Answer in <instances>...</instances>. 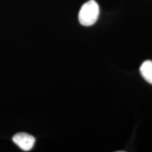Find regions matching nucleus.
<instances>
[{"instance_id": "1", "label": "nucleus", "mask_w": 152, "mask_h": 152, "mask_svg": "<svg viewBox=\"0 0 152 152\" xmlns=\"http://www.w3.org/2000/svg\"><path fill=\"white\" fill-rule=\"evenodd\" d=\"M99 15V7L94 0H90L83 5L80 10L78 19L80 24L84 26L94 25Z\"/></svg>"}, {"instance_id": "2", "label": "nucleus", "mask_w": 152, "mask_h": 152, "mask_svg": "<svg viewBox=\"0 0 152 152\" xmlns=\"http://www.w3.org/2000/svg\"><path fill=\"white\" fill-rule=\"evenodd\" d=\"M13 142L22 150L27 151L33 149L35 142V139L33 136L27 133L20 132L14 136Z\"/></svg>"}, {"instance_id": "3", "label": "nucleus", "mask_w": 152, "mask_h": 152, "mask_svg": "<svg viewBox=\"0 0 152 152\" xmlns=\"http://www.w3.org/2000/svg\"><path fill=\"white\" fill-rule=\"evenodd\" d=\"M140 73L144 80L152 85V61L150 60L145 61L140 68Z\"/></svg>"}]
</instances>
